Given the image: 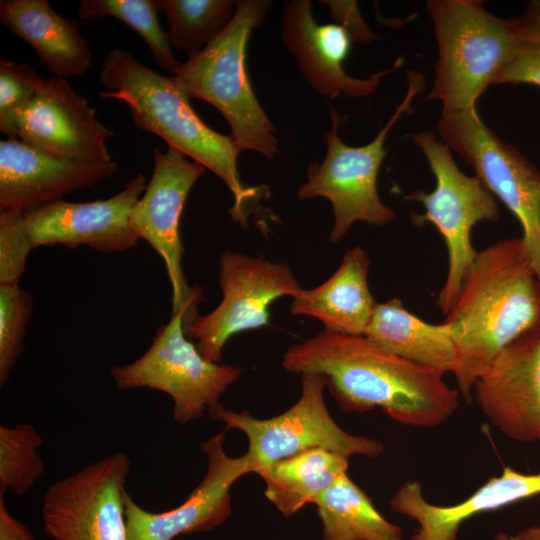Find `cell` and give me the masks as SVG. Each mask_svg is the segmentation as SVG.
Returning <instances> with one entry per match:
<instances>
[{"label":"cell","mask_w":540,"mask_h":540,"mask_svg":"<svg viewBox=\"0 0 540 540\" xmlns=\"http://www.w3.org/2000/svg\"><path fill=\"white\" fill-rule=\"evenodd\" d=\"M299 399L285 412L258 419L249 412H236L221 403L207 412L225 424L224 431L237 429L248 439L245 453L251 473L301 452L322 448L349 458L354 455L378 457L383 444L366 436L343 430L331 417L324 399L327 378L319 373H303Z\"/></svg>","instance_id":"cell-8"},{"label":"cell","mask_w":540,"mask_h":540,"mask_svg":"<svg viewBox=\"0 0 540 540\" xmlns=\"http://www.w3.org/2000/svg\"><path fill=\"white\" fill-rule=\"evenodd\" d=\"M313 504L322 523L323 540H404L401 527L384 518L347 473Z\"/></svg>","instance_id":"cell-25"},{"label":"cell","mask_w":540,"mask_h":540,"mask_svg":"<svg viewBox=\"0 0 540 540\" xmlns=\"http://www.w3.org/2000/svg\"><path fill=\"white\" fill-rule=\"evenodd\" d=\"M0 540H37L31 531L8 511L4 496H0Z\"/></svg>","instance_id":"cell-35"},{"label":"cell","mask_w":540,"mask_h":540,"mask_svg":"<svg viewBox=\"0 0 540 540\" xmlns=\"http://www.w3.org/2000/svg\"><path fill=\"white\" fill-rule=\"evenodd\" d=\"M99 82L104 87L99 96L124 102L138 128L215 173L233 195L232 220L248 227L249 207L263 197L264 189L242 182L237 165L241 148L232 136L200 119L173 76L155 72L126 50L112 49L101 65Z\"/></svg>","instance_id":"cell-3"},{"label":"cell","mask_w":540,"mask_h":540,"mask_svg":"<svg viewBox=\"0 0 540 540\" xmlns=\"http://www.w3.org/2000/svg\"><path fill=\"white\" fill-rule=\"evenodd\" d=\"M131 461L106 455L46 490L43 531L53 540H127L124 498Z\"/></svg>","instance_id":"cell-12"},{"label":"cell","mask_w":540,"mask_h":540,"mask_svg":"<svg viewBox=\"0 0 540 540\" xmlns=\"http://www.w3.org/2000/svg\"><path fill=\"white\" fill-rule=\"evenodd\" d=\"M369 267V255L362 247L347 250L328 280L292 297L290 313L317 319L333 333L364 336L377 305L368 284Z\"/></svg>","instance_id":"cell-21"},{"label":"cell","mask_w":540,"mask_h":540,"mask_svg":"<svg viewBox=\"0 0 540 540\" xmlns=\"http://www.w3.org/2000/svg\"><path fill=\"white\" fill-rule=\"evenodd\" d=\"M529 84L540 87V47L524 43L502 71L496 84Z\"/></svg>","instance_id":"cell-32"},{"label":"cell","mask_w":540,"mask_h":540,"mask_svg":"<svg viewBox=\"0 0 540 540\" xmlns=\"http://www.w3.org/2000/svg\"><path fill=\"white\" fill-rule=\"evenodd\" d=\"M153 159L152 176L132 211L130 224L139 239L162 258L172 288V313L184 311L185 324L199 314L202 291L186 282L180 220L186 199L206 168L172 147L166 152L154 148Z\"/></svg>","instance_id":"cell-13"},{"label":"cell","mask_w":540,"mask_h":540,"mask_svg":"<svg viewBox=\"0 0 540 540\" xmlns=\"http://www.w3.org/2000/svg\"><path fill=\"white\" fill-rule=\"evenodd\" d=\"M509 540H540V524L526 527L510 535Z\"/></svg>","instance_id":"cell-36"},{"label":"cell","mask_w":540,"mask_h":540,"mask_svg":"<svg viewBox=\"0 0 540 540\" xmlns=\"http://www.w3.org/2000/svg\"><path fill=\"white\" fill-rule=\"evenodd\" d=\"M438 57L426 100L442 109L476 108V101L524 45L516 18L489 12L478 0H428Z\"/></svg>","instance_id":"cell-4"},{"label":"cell","mask_w":540,"mask_h":540,"mask_svg":"<svg viewBox=\"0 0 540 540\" xmlns=\"http://www.w3.org/2000/svg\"><path fill=\"white\" fill-rule=\"evenodd\" d=\"M540 495V472L521 473L504 467L465 500L454 505H435L425 499L419 482L402 484L389 501L392 511L418 525L410 540H458L468 519Z\"/></svg>","instance_id":"cell-20"},{"label":"cell","mask_w":540,"mask_h":540,"mask_svg":"<svg viewBox=\"0 0 540 540\" xmlns=\"http://www.w3.org/2000/svg\"><path fill=\"white\" fill-rule=\"evenodd\" d=\"M43 439L30 423L0 426V496H21L41 478L45 464L39 455Z\"/></svg>","instance_id":"cell-28"},{"label":"cell","mask_w":540,"mask_h":540,"mask_svg":"<svg viewBox=\"0 0 540 540\" xmlns=\"http://www.w3.org/2000/svg\"><path fill=\"white\" fill-rule=\"evenodd\" d=\"M348 458L326 449H310L258 469L265 497L290 517L347 473Z\"/></svg>","instance_id":"cell-24"},{"label":"cell","mask_w":540,"mask_h":540,"mask_svg":"<svg viewBox=\"0 0 540 540\" xmlns=\"http://www.w3.org/2000/svg\"><path fill=\"white\" fill-rule=\"evenodd\" d=\"M424 88V77L408 73V89L404 99L378 132L366 145L353 147L339 136L342 116L330 109L331 127L324 135L326 154L320 163L309 164L307 181L297 191L301 200L323 197L329 200L334 223L329 234L331 243L339 242L357 222L384 226L396 218V212L385 205L378 194L377 177L386 156L385 142L396 122L410 112L413 99Z\"/></svg>","instance_id":"cell-6"},{"label":"cell","mask_w":540,"mask_h":540,"mask_svg":"<svg viewBox=\"0 0 540 540\" xmlns=\"http://www.w3.org/2000/svg\"><path fill=\"white\" fill-rule=\"evenodd\" d=\"M118 163L62 160L18 139L0 141V210L26 214L93 187L118 171Z\"/></svg>","instance_id":"cell-19"},{"label":"cell","mask_w":540,"mask_h":540,"mask_svg":"<svg viewBox=\"0 0 540 540\" xmlns=\"http://www.w3.org/2000/svg\"><path fill=\"white\" fill-rule=\"evenodd\" d=\"M223 298L205 315L184 324L187 337L208 361L220 363L226 342L234 335L267 326L270 306L280 297L301 290L291 268L263 257L226 251L219 258Z\"/></svg>","instance_id":"cell-11"},{"label":"cell","mask_w":540,"mask_h":540,"mask_svg":"<svg viewBox=\"0 0 540 540\" xmlns=\"http://www.w3.org/2000/svg\"><path fill=\"white\" fill-rule=\"evenodd\" d=\"M516 21L521 40L526 44L540 47V1L530 2Z\"/></svg>","instance_id":"cell-34"},{"label":"cell","mask_w":540,"mask_h":540,"mask_svg":"<svg viewBox=\"0 0 540 540\" xmlns=\"http://www.w3.org/2000/svg\"><path fill=\"white\" fill-rule=\"evenodd\" d=\"M162 9L172 48L191 57L226 29L234 16L236 1L162 0Z\"/></svg>","instance_id":"cell-26"},{"label":"cell","mask_w":540,"mask_h":540,"mask_svg":"<svg viewBox=\"0 0 540 540\" xmlns=\"http://www.w3.org/2000/svg\"><path fill=\"white\" fill-rule=\"evenodd\" d=\"M510 535L505 532H498L492 540H509Z\"/></svg>","instance_id":"cell-37"},{"label":"cell","mask_w":540,"mask_h":540,"mask_svg":"<svg viewBox=\"0 0 540 540\" xmlns=\"http://www.w3.org/2000/svg\"><path fill=\"white\" fill-rule=\"evenodd\" d=\"M31 295L19 285H0V385L7 383L24 350L32 313Z\"/></svg>","instance_id":"cell-29"},{"label":"cell","mask_w":540,"mask_h":540,"mask_svg":"<svg viewBox=\"0 0 540 540\" xmlns=\"http://www.w3.org/2000/svg\"><path fill=\"white\" fill-rule=\"evenodd\" d=\"M43 78L28 64L0 60V131L17 139V120Z\"/></svg>","instance_id":"cell-30"},{"label":"cell","mask_w":540,"mask_h":540,"mask_svg":"<svg viewBox=\"0 0 540 540\" xmlns=\"http://www.w3.org/2000/svg\"><path fill=\"white\" fill-rule=\"evenodd\" d=\"M162 0H82L77 10L81 19L115 17L133 28L146 42L158 66L174 74L181 63L158 19Z\"/></svg>","instance_id":"cell-27"},{"label":"cell","mask_w":540,"mask_h":540,"mask_svg":"<svg viewBox=\"0 0 540 540\" xmlns=\"http://www.w3.org/2000/svg\"><path fill=\"white\" fill-rule=\"evenodd\" d=\"M33 249L24 214L0 210V285H19Z\"/></svg>","instance_id":"cell-31"},{"label":"cell","mask_w":540,"mask_h":540,"mask_svg":"<svg viewBox=\"0 0 540 540\" xmlns=\"http://www.w3.org/2000/svg\"><path fill=\"white\" fill-rule=\"evenodd\" d=\"M146 186L145 176L138 173L108 199L90 202L62 199L24 214L34 248L86 245L101 253L133 248L139 237L130 218Z\"/></svg>","instance_id":"cell-16"},{"label":"cell","mask_w":540,"mask_h":540,"mask_svg":"<svg viewBox=\"0 0 540 540\" xmlns=\"http://www.w3.org/2000/svg\"><path fill=\"white\" fill-rule=\"evenodd\" d=\"M445 322L452 329L458 391L471 402L478 378L523 334L540 328V282L519 238L497 241L477 253Z\"/></svg>","instance_id":"cell-2"},{"label":"cell","mask_w":540,"mask_h":540,"mask_svg":"<svg viewBox=\"0 0 540 540\" xmlns=\"http://www.w3.org/2000/svg\"><path fill=\"white\" fill-rule=\"evenodd\" d=\"M0 21L33 48L52 76L79 77L90 68L92 53L79 21L62 17L47 0H2Z\"/></svg>","instance_id":"cell-22"},{"label":"cell","mask_w":540,"mask_h":540,"mask_svg":"<svg viewBox=\"0 0 540 540\" xmlns=\"http://www.w3.org/2000/svg\"><path fill=\"white\" fill-rule=\"evenodd\" d=\"M281 38L294 56L305 80L320 95L351 98L372 94L381 80L398 69L403 60L397 59L391 68L368 78L349 75L344 62L350 54L354 36L342 24H319L312 12L310 0H291L284 5Z\"/></svg>","instance_id":"cell-18"},{"label":"cell","mask_w":540,"mask_h":540,"mask_svg":"<svg viewBox=\"0 0 540 540\" xmlns=\"http://www.w3.org/2000/svg\"><path fill=\"white\" fill-rule=\"evenodd\" d=\"M475 400L511 440L540 441V328L506 346L476 381Z\"/></svg>","instance_id":"cell-17"},{"label":"cell","mask_w":540,"mask_h":540,"mask_svg":"<svg viewBox=\"0 0 540 540\" xmlns=\"http://www.w3.org/2000/svg\"><path fill=\"white\" fill-rule=\"evenodd\" d=\"M442 141L474 171L510 210L540 282V172L515 147L482 121L476 108L442 109L437 125Z\"/></svg>","instance_id":"cell-10"},{"label":"cell","mask_w":540,"mask_h":540,"mask_svg":"<svg viewBox=\"0 0 540 540\" xmlns=\"http://www.w3.org/2000/svg\"><path fill=\"white\" fill-rule=\"evenodd\" d=\"M272 1L238 0L226 29L173 74L191 98L214 106L228 122L241 150L268 159L279 153L275 128L253 91L246 66L251 32L261 27Z\"/></svg>","instance_id":"cell-5"},{"label":"cell","mask_w":540,"mask_h":540,"mask_svg":"<svg viewBox=\"0 0 540 540\" xmlns=\"http://www.w3.org/2000/svg\"><path fill=\"white\" fill-rule=\"evenodd\" d=\"M330 8V15L334 22L342 24L350 30L355 41L369 42L376 39L360 16L354 1H321Z\"/></svg>","instance_id":"cell-33"},{"label":"cell","mask_w":540,"mask_h":540,"mask_svg":"<svg viewBox=\"0 0 540 540\" xmlns=\"http://www.w3.org/2000/svg\"><path fill=\"white\" fill-rule=\"evenodd\" d=\"M18 139L53 157L80 163L112 161L106 141L114 132L66 79H43L17 120Z\"/></svg>","instance_id":"cell-14"},{"label":"cell","mask_w":540,"mask_h":540,"mask_svg":"<svg viewBox=\"0 0 540 540\" xmlns=\"http://www.w3.org/2000/svg\"><path fill=\"white\" fill-rule=\"evenodd\" d=\"M184 321V311L172 313L143 355L109 373L118 390L148 388L168 394L179 424L197 420L219 404L242 374L237 366L206 360L187 337Z\"/></svg>","instance_id":"cell-9"},{"label":"cell","mask_w":540,"mask_h":540,"mask_svg":"<svg viewBox=\"0 0 540 540\" xmlns=\"http://www.w3.org/2000/svg\"><path fill=\"white\" fill-rule=\"evenodd\" d=\"M281 365L299 375H324L330 394L347 412L380 408L398 423L429 428L459 407L460 393L444 373L389 353L365 336L324 329L289 347Z\"/></svg>","instance_id":"cell-1"},{"label":"cell","mask_w":540,"mask_h":540,"mask_svg":"<svg viewBox=\"0 0 540 540\" xmlns=\"http://www.w3.org/2000/svg\"><path fill=\"white\" fill-rule=\"evenodd\" d=\"M411 140L426 157L436 181L433 191L415 190L406 198L424 207V214L412 217L415 224L434 225L444 239L448 269L436 303L446 316L478 253L472 244V230L480 222H496L499 207L496 197L477 176L459 169L450 148L432 131L412 133Z\"/></svg>","instance_id":"cell-7"},{"label":"cell","mask_w":540,"mask_h":540,"mask_svg":"<svg viewBox=\"0 0 540 540\" xmlns=\"http://www.w3.org/2000/svg\"><path fill=\"white\" fill-rule=\"evenodd\" d=\"M364 336L396 356L444 374L457 364L449 323H428L408 311L400 299L377 303Z\"/></svg>","instance_id":"cell-23"},{"label":"cell","mask_w":540,"mask_h":540,"mask_svg":"<svg viewBox=\"0 0 540 540\" xmlns=\"http://www.w3.org/2000/svg\"><path fill=\"white\" fill-rule=\"evenodd\" d=\"M225 431L202 445L207 469L200 483L179 506L151 512L125 494L127 540H173L193 532L209 531L221 525L232 512L230 489L242 476L251 473L245 454L229 456L224 449Z\"/></svg>","instance_id":"cell-15"}]
</instances>
